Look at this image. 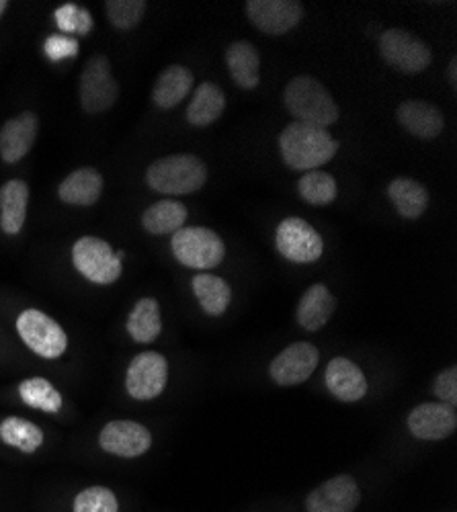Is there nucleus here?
Returning a JSON list of instances; mask_svg holds the SVG:
<instances>
[{
    "instance_id": "f257e3e1",
    "label": "nucleus",
    "mask_w": 457,
    "mask_h": 512,
    "mask_svg": "<svg viewBox=\"0 0 457 512\" xmlns=\"http://www.w3.org/2000/svg\"><path fill=\"white\" fill-rule=\"evenodd\" d=\"M279 148L285 164L294 170H316L335 158L339 142L324 127L294 121L279 136Z\"/></svg>"
},
{
    "instance_id": "f03ea898",
    "label": "nucleus",
    "mask_w": 457,
    "mask_h": 512,
    "mask_svg": "<svg viewBox=\"0 0 457 512\" xmlns=\"http://www.w3.org/2000/svg\"><path fill=\"white\" fill-rule=\"evenodd\" d=\"M287 111L300 123L326 127L339 119V107L330 93L312 76H296L283 91Z\"/></svg>"
},
{
    "instance_id": "7ed1b4c3",
    "label": "nucleus",
    "mask_w": 457,
    "mask_h": 512,
    "mask_svg": "<svg viewBox=\"0 0 457 512\" xmlns=\"http://www.w3.org/2000/svg\"><path fill=\"white\" fill-rule=\"evenodd\" d=\"M146 181L156 193L189 195L205 185L207 166L193 154L166 156L150 164Z\"/></svg>"
},
{
    "instance_id": "20e7f679",
    "label": "nucleus",
    "mask_w": 457,
    "mask_h": 512,
    "mask_svg": "<svg viewBox=\"0 0 457 512\" xmlns=\"http://www.w3.org/2000/svg\"><path fill=\"white\" fill-rule=\"evenodd\" d=\"M173 252L189 269H214L224 261L226 246L216 232L191 226L173 234Z\"/></svg>"
},
{
    "instance_id": "39448f33",
    "label": "nucleus",
    "mask_w": 457,
    "mask_h": 512,
    "mask_svg": "<svg viewBox=\"0 0 457 512\" xmlns=\"http://www.w3.org/2000/svg\"><path fill=\"white\" fill-rule=\"evenodd\" d=\"M76 271L95 285H111L121 277V261L113 248L95 236H82L72 246Z\"/></svg>"
},
{
    "instance_id": "423d86ee",
    "label": "nucleus",
    "mask_w": 457,
    "mask_h": 512,
    "mask_svg": "<svg viewBox=\"0 0 457 512\" xmlns=\"http://www.w3.org/2000/svg\"><path fill=\"white\" fill-rule=\"evenodd\" d=\"M17 332L23 343L44 359H58L68 347V336L62 326L39 310L21 312L17 318Z\"/></svg>"
},
{
    "instance_id": "0eeeda50",
    "label": "nucleus",
    "mask_w": 457,
    "mask_h": 512,
    "mask_svg": "<svg viewBox=\"0 0 457 512\" xmlns=\"http://www.w3.org/2000/svg\"><path fill=\"white\" fill-rule=\"evenodd\" d=\"M380 54L404 74H419L433 62V52L425 41L404 29H386L380 35Z\"/></svg>"
},
{
    "instance_id": "6e6552de",
    "label": "nucleus",
    "mask_w": 457,
    "mask_h": 512,
    "mask_svg": "<svg viewBox=\"0 0 457 512\" xmlns=\"http://www.w3.org/2000/svg\"><path fill=\"white\" fill-rule=\"evenodd\" d=\"M119 87L111 74V64L105 56H93L80 74V105L87 113L97 115L115 105Z\"/></svg>"
},
{
    "instance_id": "1a4fd4ad",
    "label": "nucleus",
    "mask_w": 457,
    "mask_h": 512,
    "mask_svg": "<svg viewBox=\"0 0 457 512\" xmlns=\"http://www.w3.org/2000/svg\"><path fill=\"white\" fill-rule=\"evenodd\" d=\"M275 244L281 256L292 263H316L322 252V236L302 218H287L277 226Z\"/></svg>"
},
{
    "instance_id": "9d476101",
    "label": "nucleus",
    "mask_w": 457,
    "mask_h": 512,
    "mask_svg": "<svg viewBox=\"0 0 457 512\" xmlns=\"http://www.w3.org/2000/svg\"><path fill=\"white\" fill-rule=\"evenodd\" d=\"M166 379H169L166 359L154 351H146L130 363L126 388L134 400H154L164 392Z\"/></svg>"
},
{
    "instance_id": "9b49d317",
    "label": "nucleus",
    "mask_w": 457,
    "mask_h": 512,
    "mask_svg": "<svg viewBox=\"0 0 457 512\" xmlns=\"http://www.w3.org/2000/svg\"><path fill=\"white\" fill-rule=\"evenodd\" d=\"M244 7L251 23L267 35L292 31L304 17V7L296 0H248Z\"/></svg>"
},
{
    "instance_id": "f8f14e48",
    "label": "nucleus",
    "mask_w": 457,
    "mask_h": 512,
    "mask_svg": "<svg viewBox=\"0 0 457 512\" xmlns=\"http://www.w3.org/2000/svg\"><path fill=\"white\" fill-rule=\"evenodd\" d=\"M99 445L109 455L134 459L152 447V435L140 422L113 420L105 424V429L101 431Z\"/></svg>"
},
{
    "instance_id": "ddd939ff",
    "label": "nucleus",
    "mask_w": 457,
    "mask_h": 512,
    "mask_svg": "<svg viewBox=\"0 0 457 512\" xmlns=\"http://www.w3.org/2000/svg\"><path fill=\"white\" fill-rule=\"evenodd\" d=\"M318 359L320 353L314 345L294 343L273 359L269 373L277 386H298L316 371Z\"/></svg>"
},
{
    "instance_id": "4468645a",
    "label": "nucleus",
    "mask_w": 457,
    "mask_h": 512,
    "mask_svg": "<svg viewBox=\"0 0 457 512\" xmlns=\"http://www.w3.org/2000/svg\"><path fill=\"white\" fill-rule=\"evenodd\" d=\"M361 500L359 486L351 476H337L306 498L308 512H353Z\"/></svg>"
},
{
    "instance_id": "2eb2a0df",
    "label": "nucleus",
    "mask_w": 457,
    "mask_h": 512,
    "mask_svg": "<svg viewBox=\"0 0 457 512\" xmlns=\"http://www.w3.org/2000/svg\"><path fill=\"white\" fill-rule=\"evenodd\" d=\"M457 426V416L451 406L427 402L408 414L410 433L423 441H441L449 437Z\"/></svg>"
},
{
    "instance_id": "dca6fc26",
    "label": "nucleus",
    "mask_w": 457,
    "mask_h": 512,
    "mask_svg": "<svg viewBox=\"0 0 457 512\" xmlns=\"http://www.w3.org/2000/svg\"><path fill=\"white\" fill-rule=\"evenodd\" d=\"M39 132V119L31 111H23L17 117L9 119L3 130H0V158H3L7 164H15L35 144Z\"/></svg>"
},
{
    "instance_id": "f3484780",
    "label": "nucleus",
    "mask_w": 457,
    "mask_h": 512,
    "mask_svg": "<svg viewBox=\"0 0 457 512\" xmlns=\"http://www.w3.org/2000/svg\"><path fill=\"white\" fill-rule=\"evenodd\" d=\"M328 392L341 402H357L367 394V379L363 371L349 359H332L324 373Z\"/></svg>"
},
{
    "instance_id": "a211bd4d",
    "label": "nucleus",
    "mask_w": 457,
    "mask_h": 512,
    "mask_svg": "<svg viewBox=\"0 0 457 512\" xmlns=\"http://www.w3.org/2000/svg\"><path fill=\"white\" fill-rule=\"evenodd\" d=\"M396 115L404 130L419 140H435L445 127L441 111L433 103L419 99L404 101Z\"/></svg>"
},
{
    "instance_id": "6ab92c4d",
    "label": "nucleus",
    "mask_w": 457,
    "mask_h": 512,
    "mask_svg": "<svg viewBox=\"0 0 457 512\" xmlns=\"http://www.w3.org/2000/svg\"><path fill=\"white\" fill-rule=\"evenodd\" d=\"M103 193V177L99 170L85 166L70 173L58 187L60 201L68 205H80L89 207L95 205L101 199Z\"/></svg>"
},
{
    "instance_id": "aec40b11",
    "label": "nucleus",
    "mask_w": 457,
    "mask_h": 512,
    "mask_svg": "<svg viewBox=\"0 0 457 512\" xmlns=\"http://www.w3.org/2000/svg\"><path fill=\"white\" fill-rule=\"evenodd\" d=\"M226 64L240 89L253 91L261 82V56L251 41H234L226 50Z\"/></svg>"
},
{
    "instance_id": "412c9836",
    "label": "nucleus",
    "mask_w": 457,
    "mask_h": 512,
    "mask_svg": "<svg viewBox=\"0 0 457 512\" xmlns=\"http://www.w3.org/2000/svg\"><path fill=\"white\" fill-rule=\"evenodd\" d=\"M335 310H337L335 295L328 291L326 285L316 283L306 289V293L302 295V300L298 304V312H296L298 324L304 330L316 332L330 320Z\"/></svg>"
},
{
    "instance_id": "4be33fe9",
    "label": "nucleus",
    "mask_w": 457,
    "mask_h": 512,
    "mask_svg": "<svg viewBox=\"0 0 457 512\" xmlns=\"http://www.w3.org/2000/svg\"><path fill=\"white\" fill-rule=\"evenodd\" d=\"M27 203H29V187L27 183L13 179L0 189V228L5 234L17 236L27 218Z\"/></svg>"
},
{
    "instance_id": "5701e85b",
    "label": "nucleus",
    "mask_w": 457,
    "mask_h": 512,
    "mask_svg": "<svg viewBox=\"0 0 457 512\" xmlns=\"http://www.w3.org/2000/svg\"><path fill=\"white\" fill-rule=\"evenodd\" d=\"M193 72L185 66H169L154 82L152 99L160 109L177 107L193 89Z\"/></svg>"
},
{
    "instance_id": "b1692460",
    "label": "nucleus",
    "mask_w": 457,
    "mask_h": 512,
    "mask_svg": "<svg viewBox=\"0 0 457 512\" xmlns=\"http://www.w3.org/2000/svg\"><path fill=\"white\" fill-rule=\"evenodd\" d=\"M226 109V97L220 87L214 82H203L195 91L189 107H187V121L195 127L212 125L222 117Z\"/></svg>"
},
{
    "instance_id": "393cba45",
    "label": "nucleus",
    "mask_w": 457,
    "mask_h": 512,
    "mask_svg": "<svg viewBox=\"0 0 457 512\" xmlns=\"http://www.w3.org/2000/svg\"><path fill=\"white\" fill-rule=\"evenodd\" d=\"M388 195L398 209V213L406 220H417L429 207V191L414 179H396L388 187Z\"/></svg>"
},
{
    "instance_id": "a878e982",
    "label": "nucleus",
    "mask_w": 457,
    "mask_h": 512,
    "mask_svg": "<svg viewBox=\"0 0 457 512\" xmlns=\"http://www.w3.org/2000/svg\"><path fill=\"white\" fill-rule=\"evenodd\" d=\"M185 220H187V207L179 201L164 199L150 205L144 211L142 226L154 236H164V234L179 232L185 226Z\"/></svg>"
},
{
    "instance_id": "bb28decb",
    "label": "nucleus",
    "mask_w": 457,
    "mask_h": 512,
    "mask_svg": "<svg viewBox=\"0 0 457 512\" xmlns=\"http://www.w3.org/2000/svg\"><path fill=\"white\" fill-rule=\"evenodd\" d=\"M193 291L203 312L210 316H222L232 302L230 285L222 277L212 273H199L193 279Z\"/></svg>"
},
{
    "instance_id": "cd10ccee",
    "label": "nucleus",
    "mask_w": 457,
    "mask_h": 512,
    "mask_svg": "<svg viewBox=\"0 0 457 512\" xmlns=\"http://www.w3.org/2000/svg\"><path fill=\"white\" fill-rule=\"evenodd\" d=\"M160 330H162V318H160L158 302L152 300V297H144V300H140L134 306L128 318V332L136 343L150 345L158 338Z\"/></svg>"
},
{
    "instance_id": "c85d7f7f",
    "label": "nucleus",
    "mask_w": 457,
    "mask_h": 512,
    "mask_svg": "<svg viewBox=\"0 0 457 512\" xmlns=\"http://www.w3.org/2000/svg\"><path fill=\"white\" fill-rule=\"evenodd\" d=\"M0 441L23 453H35L44 445V433H41L37 424L25 418L9 416L0 422Z\"/></svg>"
},
{
    "instance_id": "c756f323",
    "label": "nucleus",
    "mask_w": 457,
    "mask_h": 512,
    "mask_svg": "<svg viewBox=\"0 0 457 512\" xmlns=\"http://www.w3.org/2000/svg\"><path fill=\"white\" fill-rule=\"evenodd\" d=\"M19 396L27 406L41 410V412H48V414L60 412L62 404H64L60 392L52 386V381H48L44 377L25 379L19 386Z\"/></svg>"
},
{
    "instance_id": "7c9ffc66",
    "label": "nucleus",
    "mask_w": 457,
    "mask_h": 512,
    "mask_svg": "<svg viewBox=\"0 0 457 512\" xmlns=\"http://www.w3.org/2000/svg\"><path fill=\"white\" fill-rule=\"evenodd\" d=\"M298 191L310 205H328L337 199L339 187L335 177L324 170H308L298 183Z\"/></svg>"
},
{
    "instance_id": "2f4dec72",
    "label": "nucleus",
    "mask_w": 457,
    "mask_h": 512,
    "mask_svg": "<svg viewBox=\"0 0 457 512\" xmlns=\"http://www.w3.org/2000/svg\"><path fill=\"white\" fill-rule=\"evenodd\" d=\"M105 11L113 27L130 31L140 25L146 13V3L144 0H107Z\"/></svg>"
},
{
    "instance_id": "473e14b6",
    "label": "nucleus",
    "mask_w": 457,
    "mask_h": 512,
    "mask_svg": "<svg viewBox=\"0 0 457 512\" xmlns=\"http://www.w3.org/2000/svg\"><path fill=\"white\" fill-rule=\"evenodd\" d=\"M74 512H119V502L109 488L93 486L74 498Z\"/></svg>"
},
{
    "instance_id": "72a5a7b5",
    "label": "nucleus",
    "mask_w": 457,
    "mask_h": 512,
    "mask_svg": "<svg viewBox=\"0 0 457 512\" xmlns=\"http://www.w3.org/2000/svg\"><path fill=\"white\" fill-rule=\"evenodd\" d=\"M56 25L64 33L87 35L93 29V17L87 9H78L76 5H62L56 11Z\"/></svg>"
},
{
    "instance_id": "f704fd0d",
    "label": "nucleus",
    "mask_w": 457,
    "mask_h": 512,
    "mask_svg": "<svg viewBox=\"0 0 457 512\" xmlns=\"http://www.w3.org/2000/svg\"><path fill=\"white\" fill-rule=\"evenodd\" d=\"M433 392L439 400H443L441 404L451 408L457 404V369L455 367H449L437 375L433 383Z\"/></svg>"
},
{
    "instance_id": "c9c22d12",
    "label": "nucleus",
    "mask_w": 457,
    "mask_h": 512,
    "mask_svg": "<svg viewBox=\"0 0 457 512\" xmlns=\"http://www.w3.org/2000/svg\"><path fill=\"white\" fill-rule=\"evenodd\" d=\"M44 50L52 62H60L64 58H74L78 54V41L64 35H52L46 39Z\"/></svg>"
},
{
    "instance_id": "e433bc0d",
    "label": "nucleus",
    "mask_w": 457,
    "mask_h": 512,
    "mask_svg": "<svg viewBox=\"0 0 457 512\" xmlns=\"http://www.w3.org/2000/svg\"><path fill=\"white\" fill-rule=\"evenodd\" d=\"M447 78L451 87H457V58H451L449 68H447Z\"/></svg>"
},
{
    "instance_id": "4c0bfd02",
    "label": "nucleus",
    "mask_w": 457,
    "mask_h": 512,
    "mask_svg": "<svg viewBox=\"0 0 457 512\" xmlns=\"http://www.w3.org/2000/svg\"><path fill=\"white\" fill-rule=\"evenodd\" d=\"M7 7H9V3H7V0H0V17H3V15H5Z\"/></svg>"
}]
</instances>
